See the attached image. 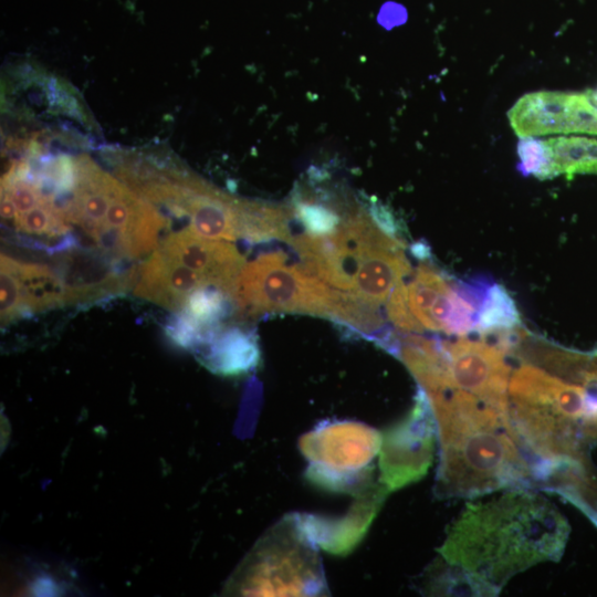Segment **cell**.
Returning a JSON list of instances; mask_svg holds the SVG:
<instances>
[{"label":"cell","instance_id":"cell-1","mask_svg":"<svg viewBox=\"0 0 597 597\" xmlns=\"http://www.w3.org/2000/svg\"><path fill=\"white\" fill-rule=\"evenodd\" d=\"M569 525L544 496L511 489L485 502L468 503L439 552L496 595L516 574L562 557Z\"/></svg>","mask_w":597,"mask_h":597},{"label":"cell","instance_id":"cell-2","mask_svg":"<svg viewBox=\"0 0 597 597\" xmlns=\"http://www.w3.org/2000/svg\"><path fill=\"white\" fill-rule=\"evenodd\" d=\"M428 397L440 439L439 498L533 488L528 460L513 438L507 413L455 387Z\"/></svg>","mask_w":597,"mask_h":597},{"label":"cell","instance_id":"cell-3","mask_svg":"<svg viewBox=\"0 0 597 597\" xmlns=\"http://www.w3.org/2000/svg\"><path fill=\"white\" fill-rule=\"evenodd\" d=\"M339 290L329 286L298 262L287 263L281 251L245 262L230 294L242 317L272 313H307L332 318Z\"/></svg>","mask_w":597,"mask_h":597},{"label":"cell","instance_id":"cell-4","mask_svg":"<svg viewBox=\"0 0 597 597\" xmlns=\"http://www.w3.org/2000/svg\"><path fill=\"white\" fill-rule=\"evenodd\" d=\"M507 117L520 138L552 134L597 135V109L585 92L527 93L511 107Z\"/></svg>","mask_w":597,"mask_h":597},{"label":"cell","instance_id":"cell-5","mask_svg":"<svg viewBox=\"0 0 597 597\" xmlns=\"http://www.w3.org/2000/svg\"><path fill=\"white\" fill-rule=\"evenodd\" d=\"M442 344L453 386L507 413L511 376L505 360L507 352L496 343L463 337Z\"/></svg>","mask_w":597,"mask_h":597},{"label":"cell","instance_id":"cell-6","mask_svg":"<svg viewBox=\"0 0 597 597\" xmlns=\"http://www.w3.org/2000/svg\"><path fill=\"white\" fill-rule=\"evenodd\" d=\"M432 422L426 391L419 390L410 416L387 438L383 463L391 488L415 481L427 471L433 449Z\"/></svg>","mask_w":597,"mask_h":597},{"label":"cell","instance_id":"cell-7","mask_svg":"<svg viewBox=\"0 0 597 597\" xmlns=\"http://www.w3.org/2000/svg\"><path fill=\"white\" fill-rule=\"evenodd\" d=\"M157 248L167 256L207 276L213 286L229 296L245 263L244 256L233 244L200 237L190 227L170 233Z\"/></svg>","mask_w":597,"mask_h":597},{"label":"cell","instance_id":"cell-8","mask_svg":"<svg viewBox=\"0 0 597 597\" xmlns=\"http://www.w3.org/2000/svg\"><path fill=\"white\" fill-rule=\"evenodd\" d=\"M132 277L136 296L172 312H181L195 291L213 286L207 276L167 256L158 248L137 266Z\"/></svg>","mask_w":597,"mask_h":597},{"label":"cell","instance_id":"cell-9","mask_svg":"<svg viewBox=\"0 0 597 597\" xmlns=\"http://www.w3.org/2000/svg\"><path fill=\"white\" fill-rule=\"evenodd\" d=\"M350 245L353 290L350 294L379 307L394 287L411 271L404 247Z\"/></svg>","mask_w":597,"mask_h":597},{"label":"cell","instance_id":"cell-10","mask_svg":"<svg viewBox=\"0 0 597 597\" xmlns=\"http://www.w3.org/2000/svg\"><path fill=\"white\" fill-rule=\"evenodd\" d=\"M177 216L190 219L191 230L210 240L239 239V200L189 177L177 208Z\"/></svg>","mask_w":597,"mask_h":597},{"label":"cell","instance_id":"cell-11","mask_svg":"<svg viewBox=\"0 0 597 597\" xmlns=\"http://www.w3.org/2000/svg\"><path fill=\"white\" fill-rule=\"evenodd\" d=\"M507 395L510 402L547 408L573 420H582L585 416L583 387L531 363L512 373Z\"/></svg>","mask_w":597,"mask_h":597},{"label":"cell","instance_id":"cell-12","mask_svg":"<svg viewBox=\"0 0 597 597\" xmlns=\"http://www.w3.org/2000/svg\"><path fill=\"white\" fill-rule=\"evenodd\" d=\"M530 467L533 488L558 494L597 526V478L585 457L537 459Z\"/></svg>","mask_w":597,"mask_h":597},{"label":"cell","instance_id":"cell-13","mask_svg":"<svg viewBox=\"0 0 597 597\" xmlns=\"http://www.w3.org/2000/svg\"><path fill=\"white\" fill-rule=\"evenodd\" d=\"M196 353L207 368L222 375L248 371L260 357L255 334L240 327H219L211 339Z\"/></svg>","mask_w":597,"mask_h":597},{"label":"cell","instance_id":"cell-14","mask_svg":"<svg viewBox=\"0 0 597 597\" xmlns=\"http://www.w3.org/2000/svg\"><path fill=\"white\" fill-rule=\"evenodd\" d=\"M9 262L19 282L24 315L70 303L63 279L51 268L10 256Z\"/></svg>","mask_w":597,"mask_h":597},{"label":"cell","instance_id":"cell-15","mask_svg":"<svg viewBox=\"0 0 597 597\" xmlns=\"http://www.w3.org/2000/svg\"><path fill=\"white\" fill-rule=\"evenodd\" d=\"M493 283L486 275L451 281L442 331L453 335H465L474 331L480 310Z\"/></svg>","mask_w":597,"mask_h":597},{"label":"cell","instance_id":"cell-16","mask_svg":"<svg viewBox=\"0 0 597 597\" xmlns=\"http://www.w3.org/2000/svg\"><path fill=\"white\" fill-rule=\"evenodd\" d=\"M293 217L291 206L265 201L239 200V238L250 243L272 240L286 241L290 221Z\"/></svg>","mask_w":597,"mask_h":597},{"label":"cell","instance_id":"cell-17","mask_svg":"<svg viewBox=\"0 0 597 597\" xmlns=\"http://www.w3.org/2000/svg\"><path fill=\"white\" fill-rule=\"evenodd\" d=\"M451 281L434 266L420 264L407 284L409 307L425 329L440 331L432 317L437 302L450 290Z\"/></svg>","mask_w":597,"mask_h":597},{"label":"cell","instance_id":"cell-18","mask_svg":"<svg viewBox=\"0 0 597 597\" xmlns=\"http://www.w3.org/2000/svg\"><path fill=\"white\" fill-rule=\"evenodd\" d=\"M554 176L572 177L578 174H597V138L558 136L547 138Z\"/></svg>","mask_w":597,"mask_h":597},{"label":"cell","instance_id":"cell-19","mask_svg":"<svg viewBox=\"0 0 597 597\" xmlns=\"http://www.w3.org/2000/svg\"><path fill=\"white\" fill-rule=\"evenodd\" d=\"M291 208L293 217L305 228L306 233L315 237L333 234L343 221L337 201L315 199L302 190L294 192Z\"/></svg>","mask_w":597,"mask_h":597},{"label":"cell","instance_id":"cell-20","mask_svg":"<svg viewBox=\"0 0 597 597\" xmlns=\"http://www.w3.org/2000/svg\"><path fill=\"white\" fill-rule=\"evenodd\" d=\"M520 323L514 300L502 285L493 283L480 310L474 331L480 335H494L513 331Z\"/></svg>","mask_w":597,"mask_h":597},{"label":"cell","instance_id":"cell-21","mask_svg":"<svg viewBox=\"0 0 597 597\" xmlns=\"http://www.w3.org/2000/svg\"><path fill=\"white\" fill-rule=\"evenodd\" d=\"M230 296L214 286L195 291L181 311L205 328L212 331L228 312ZM180 313V312H179Z\"/></svg>","mask_w":597,"mask_h":597},{"label":"cell","instance_id":"cell-22","mask_svg":"<svg viewBox=\"0 0 597 597\" xmlns=\"http://www.w3.org/2000/svg\"><path fill=\"white\" fill-rule=\"evenodd\" d=\"M442 566L432 582V591L451 596H496L484 583L468 570L449 564Z\"/></svg>","mask_w":597,"mask_h":597},{"label":"cell","instance_id":"cell-23","mask_svg":"<svg viewBox=\"0 0 597 597\" xmlns=\"http://www.w3.org/2000/svg\"><path fill=\"white\" fill-rule=\"evenodd\" d=\"M519 165L521 174L538 179H549L554 176L551 149L546 139L537 137L520 138L517 144Z\"/></svg>","mask_w":597,"mask_h":597},{"label":"cell","instance_id":"cell-24","mask_svg":"<svg viewBox=\"0 0 597 597\" xmlns=\"http://www.w3.org/2000/svg\"><path fill=\"white\" fill-rule=\"evenodd\" d=\"M0 273V315L1 325L24 316L22 298L17 275L7 254H1Z\"/></svg>","mask_w":597,"mask_h":597},{"label":"cell","instance_id":"cell-25","mask_svg":"<svg viewBox=\"0 0 597 597\" xmlns=\"http://www.w3.org/2000/svg\"><path fill=\"white\" fill-rule=\"evenodd\" d=\"M388 320L401 332H422L423 326L413 316L408 303L407 284L401 280L386 302Z\"/></svg>","mask_w":597,"mask_h":597},{"label":"cell","instance_id":"cell-26","mask_svg":"<svg viewBox=\"0 0 597 597\" xmlns=\"http://www.w3.org/2000/svg\"><path fill=\"white\" fill-rule=\"evenodd\" d=\"M367 212L373 221L387 234L398 238L399 227L392 212L378 200L371 199L367 206Z\"/></svg>","mask_w":597,"mask_h":597},{"label":"cell","instance_id":"cell-27","mask_svg":"<svg viewBox=\"0 0 597 597\" xmlns=\"http://www.w3.org/2000/svg\"><path fill=\"white\" fill-rule=\"evenodd\" d=\"M17 217V208L11 197L2 191L1 193V218L4 220L14 221Z\"/></svg>","mask_w":597,"mask_h":597},{"label":"cell","instance_id":"cell-28","mask_svg":"<svg viewBox=\"0 0 597 597\" xmlns=\"http://www.w3.org/2000/svg\"><path fill=\"white\" fill-rule=\"evenodd\" d=\"M411 251L415 256L420 260H426L430 256V249L427 244H423L421 241L413 244Z\"/></svg>","mask_w":597,"mask_h":597},{"label":"cell","instance_id":"cell-29","mask_svg":"<svg viewBox=\"0 0 597 597\" xmlns=\"http://www.w3.org/2000/svg\"><path fill=\"white\" fill-rule=\"evenodd\" d=\"M585 94L593 106L597 109V87L585 91Z\"/></svg>","mask_w":597,"mask_h":597},{"label":"cell","instance_id":"cell-30","mask_svg":"<svg viewBox=\"0 0 597 597\" xmlns=\"http://www.w3.org/2000/svg\"><path fill=\"white\" fill-rule=\"evenodd\" d=\"M591 356L597 357V348L591 353Z\"/></svg>","mask_w":597,"mask_h":597}]
</instances>
